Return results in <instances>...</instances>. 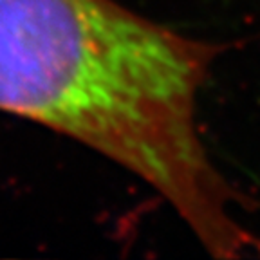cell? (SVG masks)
<instances>
[{"instance_id": "obj_1", "label": "cell", "mask_w": 260, "mask_h": 260, "mask_svg": "<svg viewBox=\"0 0 260 260\" xmlns=\"http://www.w3.org/2000/svg\"><path fill=\"white\" fill-rule=\"evenodd\" d=\"M217 53L118 0H0V112L138 175L213 256H248L260 239L197 125Z\"/></svg>"}]
</instances>
